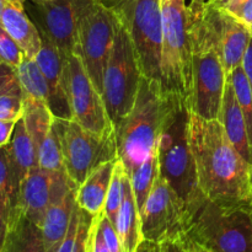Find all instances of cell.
<instances>
[{
    "instance_id": "1",
    "label": "cell",
    "mask_w": 252,
    "mask_h": 252,
    "mask_svg": "<svg viewBox=\"0 0 252 252\" xmlns=\"http://www.w3.org/2000/svg\"><path fill=\"white\" fill-rule=\"evenodd\" d=\"M189 142L203 196L252 208V166L231 144L223 125L189 112Z\"/></svg>"
},
{
    "instance_id": "2",
    "label": "cell",
    "mask_w": 252,
    "mask_h": 252,
    "mask_svg": "<svg viewBox=\"0 0 252 252\" xmlns=\"http://www.w3.org/2000/svg\"><path fill=\"white\" fill-rule=\"evenodd\" d=\"M175 241L189 252H252V208L206 198Z\"/></svg>"
},
{
    "instance_id": "3",
    "label": "cell",
    "mask_w": 252,
    "mask_h": 252,
    "mask_svg": "<svg viewBox=\"0 0 252 252\" xmlns=\"http://www.w3.org/2000/svg\"><path fill=\"white\" fill-rule=\"evenodd\" d=\"M170 105L171 96L165 93L161 81L143 76L133 108L115 126L118 159L128 175L158 149Z\"/></svg>"
},
{
    "instance_id": "4",
    "label": "cell",
    "mask_w": 252,
    "mask_h": 252,
    "mask_svg": "<svg viewBox=\"0 0 252 252\" xmlns=\"http://www.w3.org/2000/svg\"><path fill=\"white\" fill-rule=\"evenodd\" d=\"M162 46L160 71L162 89L179 97L192 112L194 101V46L192 12L186 0L161 4Z\"/></svg>"
},
{
    "instance_id": "5",
    "label": "cell",
    "mask_w": 252,
    "mask_h": 252,
    "mask_svg": "<svg viewBox=\"0 0 252 252\" xmlns=\"http://www.w3.org/2000/svg\"><path fill=\"white\" fill-rule=\"evenodd\" d=\"M170 96L171 105L158 143L159 174L182 201L187 220L206 197L197 184L196 166L189 148V111L179 97Z\"/></svg>"
},
{
    "instance_id": "6",
    "label": "cell",
    "mask_w": 252,
    "mask_h": 252,
    "mask_svg": "<svg viewBox=\"0 0 252 252\" xmlns=\"http://www.w3.org/2000/svg\"><path fill=\"white\" fill-rule=\"evenodd\" d=\"M206 0H191L194 46V101L192 112L206 120H219L228 75L216 33L204 16Z\"/></svg>"
},
{
    "instance_id": "7",
    "label": "cell",
    "mask_w": 252,
    "mask_h": 252,
    "mask_svg": "<svg viewBox=\"0 0 252 252\" xmlns=\"http://www.w3.org/2000/svg\"><path fill=\"white\" fill-rule=\"evenodd\" d=\"M142 78L139 59L129 33L115 16V38L102 81L103 100L115 126L133 108Z\"/></svg>"
},
{
    "instance_id": "8",
    "label": "cell",
    "mask_w": 252,
    "mask_h": 252,
    "mask_svg": "<svg viewBox=\"0 0 252 252\" xmlns=\"http://www.w3.org/2000/svg\"><path fill=\"white\" fill-rule=\"evenodd\" d=\"M133 42L143 76L161 81V0H103Z\"/></svg>"
},
{
    "instance_id": "9",
    "label": "cell",
    "mask_w": 252,
    "mask_h": 252,
    "mask_svg": "<svg viewBox=\"0 0 252 252\" xmlns=\"http://www.w3.org/2000/svg\"><path fill=\"white\" fill-rule=\"evenodd\" d=\"M56 126L61 138L64 169L76 187L100 165L118 158L116 133L101 137L86 130L75 121L57 117Z\"/></svg>"
},
{
    "instance_id": "10",
    "label": "cell",
    "mask_w": 252,
    "mask_h": 252,
    "mask_svg": "<svg viewBox=\"0 0 252 252\" xmlns=\"http://www.w3.org/2000/svg\"><path fill=\"white\" fill-rule=\"evenodd\" d=\"M115 38V16L103 0H79L78 54L102 94L103 71Z\"/></svg>"
},
{
    "instance_id": "11",
    "label": "cell",
    "mask_w": 252,
    "mask_h": 252,
    "mask_svg": "<svg viewBox=\"0 0 252 252\" xmlns=\"http://www.w3.org/2000/svg\"><path fill=\"white\" fill-rule=\"evenodd\" d=\"M65 68L71 120L101 137L116 133L102 94L91 81L81 57L76 53L69 56Z\"/></svg>"
},
{
    "instance_id": "12",
    "label": "cell",
    "mask_w": 252,
    "mask_h": 252,
    "mask_svg": "<svg viewBox=\"0 0 252 252\" xmlns=\"http://www.w3.org/2000/svg\"><path fill=\"white\" fill-rule=\"evenodd\" d=\"M144 240L161 244L177 240L184 230L186 209L169 182L159 174L140 212Z\"/></svg>"
},
{
    "instance_id": "13",
    "label": "cell",
    "mask_w": 252,
    "mask_h": 252,
    "mask_svg": "<svg viewBox=\"0 0 252 252\" xmlns=\"http://www.w3.org/2000/svg\"><path fill=\"white\" fill-rule=\"evenodd\" d=\"M73 189L78 187L69 180L65 171H48L36 166L20 186L16 208L41 226L47 209L63 199Z\"/></svg>"
},
{
    "instance_id": "14",
    "label": "cell",
    "mask_w": 252,
    "mask_h": 252,
    "mask_svg": "<svg viewBox=\"0 0 252 252\" xmlns=\"http://www.w3.org/2000/svg\"><path fill=\"white\" fill-rule=\"evenodd\" d=\"M38 21L41 36L46 37L65 59L78 54L79 0H29Z\"/></svg>"
},
{
    "instance_id": "15",
    "label": "cell",
    "mask_w": 252,
    "mask_h": 252,
    "mask_svg": "<svg viewBox=\"0 0 252 252\" xmlns=\"http://www.w3.org/2000/svg\"><path fill=\"white\" fill-rule=\"evenodd\" d=\"M204 16L216 33L221 61L226 75L241 66L249 48L252 32L246 24L224 10L216 9L206 2Z\"/></svg>"
},
{
    "instance_id": "16",
    "label": "cell",
    "mask_w": 252,
    "mask_h": 252,
    "mask_svg": "<svg viewBox=\"0 0 252 252\" xmlns=\"http://www.w3.org/2000/svg\"><path fill=\"white\" fill-rule=\"evenodd\" d=\"M34 61L38 64L48 83L49 108L57 118L71 120L70 106L68 98V83H66V59L61 54L53 43L42 36V48Z\"/></svg>"
},
{
    "instance_id": "17",
    "label": "cell",
    "mask_w": 252,
    "mask_h": 252,
    "mask_svg": "<svg viewBox=\"0 0 252 252\" xmlns=\"http://www.w3.org/2000/svg\"><path fill=\"white\" fill-rule=\"evenodd\" d=\"M0 25L26 58H36L42 48V36L38 27L26 14L24 4L7 1Z\"/></svg>"
},
{
    "instance_id": "18",
    "label": "cell",
    "mask_w": 252,
    "mask_h": 252,
    "mask_svg": "<svg viewBox=\"0 0 252 252\" xmlns=\"http://www.w3.org/2000/svg\"><path fill=\"white\" fill-rule=\"evenodd\" d=\"M218 121L223 125L226 135L234 148L252 166V148L249 139L245 118L229 79L224 90L223 103H221V111Z\"/></svg>"
},
{
    "instance_id": "19",
    "label": "cell",
    "mask_w": 252,
    "mask_h": 252,
    "mask_svg": "<svg viewBox=\"0 0 252 252\" xmlns=\"http://www.w3.org/2000/svg\"><path fill=\"white\" fill-rule=\"evenodd\" d=\"M7 159H9L10 170H11L12 181L19 197V189L22 181L33 167L38 166L36 148L31 137L27 133L22 117L15 125L14 133L6 145Z\"/></svg>"
},
{
    "instance_id": "20",
    "label": "cell",
    "mask_w": 252,
    "mask_h": 252,
    "mask_svg": "<svg viewBox=\"0 0 252 252\" xmlns=\"http://www.w3.org/2000/svg\"><path fill=\"white\" fill-rule=\"evenodd\" d=\"M117 160L118 158L100 165L76 189V203L90 216L95 217L103 211L106 197L112 180L113 169Z\"/></svg>"
},
{
    "instance_id": "21",
    "label": "cell",
    "mask_w": 252,
    "mask_h": 252,
    "mask_svg": "<svg viewBox=\"0 0 252 252\" xmlns=\"http://www.w3.org/2000/svg\"><path fill=\"white\" fill-rule=\"evenodd\" d=\"M1 252H47L41 226L30 220L20 209L9 217Z\"/></svg>"
},
{
    "instance_id": "22",
    "label": "cell",
    "mask_w": 252,
    "mask_h": 252,
    "mask_svg": "<svg viewBox=\"0 0 252 252\" xmlns=\"http://www.w3.org/2000/svg\"><path fill=\"white\" fill-rule=\"evenodd\" d=\"M115 228L122 243L123 252H137L140 244L144 241L142 233V218L137 206L129 175L126 180L125 196L117 214Z\"/></svg>"
},
{
    "instance_id": "23",
    "label": "cell",
    "mask_w": 252,
    "mask_h": 252,
    "mask_svg": "<svg viewBox=\"0 0 252 252\" xmlns=\"http://www.w3.org/2000/svg\"><path fill=\"white\" fill-rule=\"evenodd\" d=\"M76 189L68 192L61 201L52 204L46 212L41 229L47 252H57L63 243L75 208Z\"/></svg>"
},
{
    "instance_id": "24",
    "label": "cell",
    "mask_w": 252,
    "mask_h": 252,
    "mask_svg": "<svg viewBox=\"0 0 252 252\" xmlns=\"http://www.w3.org/2000/svg\"><path fill=\"white\" fill-rule=\"evenodd\" d=\"M24 112V91L14 66L0 65V120L19 121Z\"/></svg>"
},
{
    "instance_id": "25",
    "label": "cell",
    "mask_w": 252,
    "mask_h": 252,
    "mask_svg": "<svg viewBox=\"0 0 252 252\" xmlns=\"http://www.w3.org/2000/svg\"><path fill=\"white\" fill-rule=\"evenodd\" d=\"M22 120L37 153L43 140L51 132L56 121V116L52 113L51 108L46 102L24 96Z\"/></svg>"
},
{
    "instance_id": "26",
    "label": "cell",
    "mask_w": 252,
    "mask_h": 252,
    "mask_svg": "<svg viewBox=\"0 0 252 252\" xmlns=\"http://www.w3.org/2000/svg\"><path fill=\"white\" fill-rule=\"evenodd\" d=\"M16 70L22 91H24V96L43 101L49 106L51 94H49L48 83L39 69L37 62L34 59L25 57Z\"/></svg>"
},
{
    "instance_id": "27",
    "label": "cell",
    "mask_w": 252,
    "mask_h": 252,
    "mask_svg": "<svg viewBox=\"0 0 252 252\" xmlns=\"http://www.w3.org/2000/svg\"><path fill=\"white\" fill-rule=\"evenodd\" d=\"M159 176V157L158 149L154 150L140 166H138L129 175L130 185L134 193L139 212L143 211L144 204L152 192L153 186Z\"/></svg>"
},
{
    "instance_id": "28",
    "label": "cell",
    "mask_w": 252,
    "mask_h": 252,
    "mask_svg": "<svg viewBox=\"0 0 252 252\" xmlns=\"http://www.w3.org/2000/svg\"><path fill=\"white\" fill-rule=\"evenodd\" d=\"M37 159H38V166L42 169L48 171H65L61 138L57 130L56 121L49 134L37 150Z\"/></svg>"
},
{
    "instance_id": "29",
    "label": "cell",
    "mask_w": 252,
    "mask_h": 252,
    "mask_svg": "<svg viewBox=\"0 0 252 252\" xmlns=\"http://www.w3.org/2000/svg\"><path fill=\"white\" fill-rule=\"evenodd\" d=\"M127 177L128 174L126 171L125 165L118 159L115 165V169H113L112 180H111L110 189H108L107 197H106L105 207H103V213L110 219V221L113 225L116 224L117 214L120 212L121 204H122L123 196H125V186Z\"/></svg>"
},
{
    "instance_id": "30",
    "label": "cell",
    "mask_w": 252,
    "mask_h": 252,
    "mask_svg": "<svg viewBox=\"0 0 252 252\" xmlns=\"http://www.w3.org/2000/svg\"><path fill=\"white\" fill-rule=\"evenodd\" d=\"M233 85L235 96L238 98V102L240 105L241 111H243L244 118H245L246 128H248L249 139L252 148V89L249 79L244 71L243 66H239L235 70L231 71L228 75Z\"/></svg>"
},
{
    "instance_id": "31",
    "label": "cell",
    "mask_w": 252,
    "mask_h": 252,
    "mask_svg": "<svg viewBox=\"0 0 252 252\" xmlns=\"http://www.w3.org/2000/svg\"><path fill=\"white\" fill-rule=\"evenodd\" d=\"M17 204V191L12 181L11 170L7 159L6 147L0 148V206L7 217L12 213Z\"/></svg>"
},
{
    "instance_id": "32",
    "label": "cell",
    "mask_w": 252,
    "mask_h": 252,
    "mask_svg": "<svg viewBox=\"0 0 252 252\" xmlns=\"http://www.w3.org/2000/svg\"><path fill=\"white\" fill-rule=\"evenodd\" d=\"M24 58L25 56L21 49L0 25V65L6 64L17 68Z\"/></svg>"
},
{
    "instance_id": "33",
    "label": "cell",
    "mask_w": 252,
    "mask_h": 252,
    "mask_svg": "<svg viewBox=\"0 0 252 252\" xmlns=\"http://www.w3.org/2000/svg\"><path fill=\"white\" fill-rule=\"evenodd\" d=\"M86 252H111L101 231L100 214L93 217L91 220L88 238H86Z\"/></svg>"
},
{
    "instance_id": "34",
    "label": "cell",
    "mask_w": 252,
    "mask_h": 252,
    "mask_svg": "<svg viewBox=\"0 0 252 252\" xmlns=\"http://www.w3.org/2000/svg\"><path fill=\"white\" fill-rule=\"evenodd\" d=\"M100 228L102 231L103 239H105L107 248L110 249L111 252H123L122 243L120 240L117 230L115 225L110 221V219L105 216L103 211L100 213Z\"/></svg>"
},
{
    "instance_id": "35",
    "label": "cell",
    "mask_w": 252,
    "mask_h": 252,
    "mask_svg": "<svg viewBox=\"0 0 252 252\" xmlns=\"http://www.w3.org/2000/svg\"><path fill=\"white\" fill-rule=\"evenodd\" d=\"M80 217H81V208L79 204H75L74 208L73 217H71L70 225H69L68 233H66L65 238H64L63 243L59 246L58 251L57 252H74V248H75L76 238H78V231L79 225H80Z\"/></svg>"
},
{
    "instance_id": "36",
    "label": "cell",
    "mask_w": 252,
    "mask_h": 252,
    "mask_svg": "<svg viewBox=\"0 0 252 252\" xmlns=\"http://www.w3.org/2000/svg\"><path fill=\"white\" fill-rule=\"evenodd\" d=\"M91 220H93V216H90V214L81 209L80 225H79L78 238H76L74 252H86V238H88Z\"/></svg>"
},
{
    "instance_id": "37",
    "label": "cell",
    "mask_w": 252,
    "mask_h": 252,
    "mask_svg": "<svg viewBox=\"0 0 252 252\" xmlns=\"http://www.w3.org/2000/svg\"><path fill=\"white\" fill-rule=\"evenodd\" d=\"M16 122L17 121L0 120V148H4L9 144Z\"/></svg>"
},
{
    "instance_id": "38",
    "label": "cell",
    "mask_w": 252,
    "mask_h": 252,
    "mask_svg": "<svg viewBox=\"0 0 252 252\" xmlns=\"http://www.w3.org/2000/svg\"><path fill=\"white\" fill-rule=\"evenodd\" d=\"M235 17H238L244 24L250 25L252 22V0H244L243 4L231 12Z\"/></svg>"
},
{
    "instance_id": "39",
    "label": "cell",
    "mask_w": 252,
    "mask_h": 252,
    "mask_svg": "<svg viewBox=\"0 0 252 252\" xmlns=\"http://www.w3.org/2000/svg\"><path fill=\"white\" fill-rule=\"evenodd\" d=\"M243 1L244 0H208L207 4L216 7V9L224 10V11H228L229 14H231L234 10L238 9L243 4Z\"/></svg>"
},
{
    "instance_id": "40",
    "label": "cell",
    "mask_w": 252,
    "mask_h": 252,
    "mask_svg": "<svg viewBox=\"0 0 252 252\" xmlns=\"http://www.w3.org/2000/svg\"><path fill=\"white\" fill-rule=\"evenodd\" d=\"M241 66H243L244 71H245L246 76H248L249 83H250L251 89H252V38H251L250 44H249L248 51H246L245 53V57H244L243 59V64H241Z\"/></svg>"
},
{
    "instance_id": "41",
    "label": "cell",
    "mask_w": 252,
    "mask_h": 252,
    "mask_svg": "<svg viewBox=\"0 0 252 252\" xmlns=\"http://www.w3.org/2000/svg\"><path fill=\"white\" fill-rule=\"evenodd\" d=\"M159 252H189L186 248L181 245L179 241L166 240L159 244Z\"/></svg>"
},
{
    "instance_id": "42",
    "label": "cell",
    "mask_w": 252,
    "mask_h": 252,
    "mask_svg": "<svg viewBox=\"0 0 252 252\" xmlns=\"http://www.w3.org/2000/svg\"><path fill=\"white\" fill-rule=\"evenodd\" d=\"M7 223H9V217H7L6 212L2 209V207L0 206V252L2 250L5 236H6Z\"/></svg>"
},
{
    "instance_id": "43",
    "label": "cell",
    "mask_w": 252,
    "mask_h": 252,
    "mask_svg": "<svg viewBox=\"0 0 252 252\" xmlns=\"http://www.w3.org/2000/svg\"><path fill=\"white\" fill-rule=\"evenodd\" d=\"M137 252H159V244L144 240L138 248Z\"/></svg>"
},
{
    "instance_id": "44",
    "label": "cell",
    "mask_w": 252,
    "mask_h": 252,
    "mask_svg": "<svg viewBox=\"0 0 252 252\" xmlns=\"http://www.w3.org/2000/svg\"><path fill=\"white\" fill-rule=\"evenodd\" d=\"M6 2L7 0H0V21H1V15H2V11H4Z\"/></svg>"
},
{
    "instance_id": "45",
    "label": "cell",
    "mask_w": 252,
    "mask_h": 252,
    "mask_svg": "<svg viewBox=\"0 0 252 252\" xmlns=\"http://www.w3.org/2000/svg\"><path fill=\"white\" fill-rule=\"evenodd\" d=\"M7 1H11V2H19V4H26L27 0H7Z\"/></svg>"
},
{
    "instance_id": "46",
    "label": "cell",
    "mask_w": 252,
    "mask_h": 252,
    "mask_svg": "<svg viewBox=\"0 0 252 252\" xmlns=\"http://www.w3.org/2000/svg\"><path fill=\"white\" fill-rule=\"evenodd\" d=\"M248 26H249V29H250V31L252 32V22H251L250 25H248Z\"/></svg>"
},
{
    "instance_id": "47",
    "label": "cell",
    "mask_w": 252,
    "mask_h": 252,
    "mask_svg": "<svg viewBox=\"0 0 252 252\" xmlns=\"http://www.w3.org/2000/svg\"><path fill=\"white\" fill-rule=\"evenodd\" d=\"M165 1H169V0H161V4H162V2H165Z\"/></svg>"
},
{
    "instance_id": "48",
    "label": "cell",
    "mask_w": 252,
    "mask_h": 252,
    "mask_svg": "<svg viewBox=\"0 0 252 252\" xmlns=\"http://www.w3.org/2000/svg\"><path fill=\"white\" fill-rule=\"evenodd\" d=\"M33 1H37V0H33Z\"/></svg>"
}]
</instances>
